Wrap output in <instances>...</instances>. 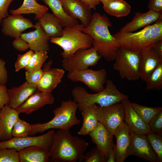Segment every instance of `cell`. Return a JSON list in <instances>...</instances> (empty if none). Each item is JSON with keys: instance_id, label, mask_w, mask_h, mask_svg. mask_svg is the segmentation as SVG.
Here are the masks:
<instances>
[{"instance_id": "cb8c5ba5", "label": "cell", "mask_w": 162, "mask_h": 162, "mask_svg": "<svg viewBox=\"0 0 162 162\" xmlns=\"http://www.w3.org/2000/svg\"><path fill=\"white\" fill-rule=\"evenodd\" d=\"M48 6L52 14L63 27H70L82 31L83 27L78 20L70 16L66 12L60 0H41Z\"/></svg>"}, {"instance_id": "ab89813d", "label": "cell", "mask_w": 162, "mask_h": 162, "mask_svg": "<svg viewBox=\"0 0 162 162\" xmlns=\"http://www.w3.org/2000/svg\"><path fill=\"white\" fill-rule=\"evenodd\" d=\"M44 72L42 68L32 72L26 71L25 75L26 82L29 83L37 84L41 78Z\"/></svg>"}, {"instance_id": "4316f807", "label": "cell", "mask_w": 162, "mask_h": 162, "mask_svg": "<svg viewBox=\"0 0 162 162\" xmlns=\"http://www.w3.org/2000/svg\"><path fill=\"white\" fill-rule=\"evenodd\" d=\"M38 20L44 31L50 38L62 36L63 26L53 14L46 12Z\"/></svg>"}, {"instance_id": "5bb4252c", "label": "cell", "mask_w": 162, "mask_h": 162, "mask_svg": "<svg viewBox=\"0 0 162 162\" xmlns=\"http://www.w3.org/2000/svg\"><path fill=\"white\" fill-rule=\"evenodd\" d=\"M55 100L52 92L37 90L16 110L19 114H29L46 105L53 104Z\"/></svg>"}, {"instance_id": "ba28073f", "label": "cell", "mask_w": 162, "mask_h": 162, "mask_svg": "<svg viewBox=\"0 0 162 162\" xmlns=\"http://www.w3.org/2000/svg\"><path fill=\"white\" fill-rule=\"evenodd\" d=\"M101 57L93 47L79 50L73 55L62 61L63 68L68 72L88 68L95 66Z\"/></svg>"}, {"instance_id": "f35d334b", "label": "cell", "mask_w": 162, "mask_h": 162, "mask_svg": "<svg viewBox=\"0 0 162 162\" xmlns=\"http://www.w3.org/2000/svg\"><path fill=\"white\" fill-rule=\"evenodd\" d=\"M150 131L162 135V110L156 114L148 123Z\"/></svg>"}, {"instance_id": "b9f144b4", "label": "cell", "mask_w": 162, "mask_h": 162, "mask_svg": "<svg viewBox=\"0 0 162 162\" xmlns=\"http://www.w3.org/2000/svg\"><path fill=\"white\" fill-rule=\"evenodd\" d=\"M12 45L15 49L20 52L25 51L29 49L28 44L20 37L15 38Z\"/></svg>"}, {"instance_id": "2e32d148", "label": "cell", "mask_w": 162, "mask_h": 162, "mask_svg": "<svg viewBox=\"0 0 162 162\" xmlns=\"http://www.w3.org/2000/svg\"><path fill=\"white\" fill-rule=\"evenodd\" d=\"M116 143L114 151L116 162H123L128 156L131 142L129 129L124 121L115 132Z\"/></svg>"}, {"instance_id": "60d3db41", "label": "cell", "mask_w": 162, "mask_h": 162, "mask_svg": "<svg viewBox=\"0 0 162 162\" xmlns=\"http://www.w3.org/2000/svg\"><path fill=\"white\" fill-rule=\"evenodd\" d=\"M14 0H0V24L2 20L9 15L8 9Z\"/></svg>"}, {"instance_id": "bcb514c9", "label": "cell", "mask_w": 162, "mask_h": 162, "mask_svg": "<svg viewBox=\"0 0 162 162\" xmlns=\"http://www.w3.org/2000/svg\"><path fill=\"white\" fill-rule=\"evenodd\" d=\"M90 9L95 10L96 6L99 4L100 2L98 0H79Z\"/></svg>"}, {"instance_id": "4fadbf2b", "label": "cell", "mask_w": 162, "mask_h": 162, "mask_svg": "<svg viewBox=\"0 0 162 162\" xmlns=\"http://www.w3.org/2000/svg\"><path fill=\"white\" fill-rule=\"evenodd\" d=\"M1 31L5 36L17 38L26 29L36 27L29 19L22 14L9 15L4 19L1 23Z\"/></svg>"}, {"instance_id": "30bf717a", "label": "cell", "mask_w": 162, "mask_h": 162, "mask_svg": "<svg viewBox=\"0 0 162 162\" xmlns=\"http://www.w3.org/2000/svg\"><path fill=\"white\" fill-rule=\"evenodd\" d=\"M55 131L51 129L46 133L39 136L12 137L0 141V149L10 148L17 151L33 146H40L50 150L53 140Z\"/></svg>"}, {"instance_id": "8d00e7d4", "label": "cell", "mask_w": 162, "mask_h": 162, "mask_svg": "<svg viewBox=\"0 0 162 162\" xmlns=\"http://www.w3.org/2000/svg\"><path fill=\"white\" fill-rule=\"evenodd\" d=\"M82 161L85 162H105L106 160L96 146L83 155Z\"/></svg>"}, {"instance_id": "f546056e", "label": "cell", "mask_w": 162, "mask_h": 162, "mask_svg": "<svg viewBox=\"0 0 162 162\" xmlns=\"http://www.w3.org/2000/svg\"><path fill=\"white\" fill-rule=\"evenodd\" d=\"M103 8L107 14L118 17L128 15L131 10L130 5L123 0H109L103 4Z\"/></svg>"}, {"instance_id": "d590c367", "label": "cell", "mask_w": 162, "mask_h": 162, "mask_svg": "<svg viewBox=\"0 0 162 162\" xmlns=\"http://www.w3.org/2000/svg\"><path fill=\"white\" fill-rule=\"evenodd\" d=\"M0 162H20L18 151L13 148L0 149Z\"/></svg>"}, {"instance_id": "7dc6e473", "label": "cell", "mask_w": 162, "mask_h": 162, "mask_svg": "<svg viewBox=\"0 0 162 162\" xmlns=\"http://www.w3.org/2000/svg\"><path fill=\"white\" fill-rule=\"evenodd\" d=\"M152 47L158 56L162 59V40L155 42Z\"/></svg>"}, {"instance_id": "83f0119b", "label": "cell", "mask_w": 162, "mask_h": 162, "mask_svg": "<svg viewBox=\"0 0 162 162\" xmlns=\"http://www.w3.org/2000/svg\"><path fill=\"white\" fill-rule=\"evenodd\" d=\"M97 106L95 104L89 105L85 107L81 111L83 123L77 132L78 134L82 136L89 135L96 128L99 122L96 113Z\"/></svg>"}, {"instance_id": "7bdbcfd3", "label": "cell", "mask_w": 162, "mask_h": 162, "mask_svg": "<svg viewBox=\"0 0 162 162\" xmlns=\"http://www.w3.org/2000/svg\"><path fill=\"white\" fill-rule=\"evenodd\" d=\"M5 65V61L0 58V85H5L8 82V73Z\"/></svg>"}, {"instance_id": "836d02e7", "label": "cell", "mask_w": 162, "mask_h": 162, "mask_svg": "<svg viewBox=\"0 0 162 162\" xmlns=\"http://www.w3.org/2000/svg\"><path fill=\"white\" fill-rule=\"evenodd\" d=\"M31 124L19 118L15 123L12 131V137H24L30 135Z\"/></svg>"}, {"instance_id": "277c9868", "label": "cell", "mask_w": 162, "mask_h": 162, "mask_svg": "<svg viewBox=\"0 0 162 162\" xmlns=\"http://www.w3.org/2000/svg\"><path fill=\"white\" fill-rule=\"evenodd\" d=\"M106 84L103 91L94 94L89 93L84 88L80 86L73 88L71 94L80 111L86 106L94 104H98L101 106H107L128 98V95L118 90L112 80H107Z\"/></svg>"}, {"instance_id": "484cf974", "label": "cell", "mask_w": 162, "mask_h": 162, "mask_svg": "<svg viewBox=\"0 0 162 162\" xmlns=\"http://www.w3.org/2000/svg\"><path fill=\"white\" fill-rule=\"evenodd\" d=\"M20 162H47L50 150L40 146H33L18 151Z\"/></svg>"}, {"instance_id": "8992f818", "label": "cell", "mask_w": 162, "mask_h": 162, "mask_svg": "<svg viewBox=\"0 0 162 162\" xmlns=\"http://www.w3.org/2000/svg\"><path fill=\"white\" fill-rule=\"evenodd\" d=\"M49 41L62 49L61 55L63 58H65L73 55L79 50L92 47L93 40L91 36L80 30L64 27L62 36L50 38Z\"/></svg>"}, {"instance_id": "8fae6325", "label": "cell", "mask_w": 162, "mask_h": 162, "mask_svg": "<svg viewBox=\"0 0 162 162\" xmlns=\"http://www.w3.org/2000/svg\"><path fill=\"white\" fill-rule=\"evenodd\" d=\"M96 113L98 122L113 136L124 122V110L121 102L107 106L98 105Z\"/></svg>"}, {"instance_id": "7c38bea8", "label": "cell", "mask_w": 162, "mask_h": 162, "mask_svg": "<svg viewBox=\"0 0 162 162\" xmlns=\"http://www.w3.org/2000/svg\"><path fill=\"white\" fill-rule=\"evenodd\" d=\"M130 133L131 142L128 156L134 155L151 162H158L146 135L137 134L130 130Z\"/></svg>"}, {"instance_id": "4dcf8cb0", "label": "cell", "mask_w": 162, "mask_h": 162, "mask_svg": "<svg viewBox=\"0 0 162 162\" xmlns=\"http://www.w3.org/2000/svg\"><path fill=\"white\" fill-rule=\"evenodd\" d=\"M130 104L137 114L148 124L156 114L162 110V107H148L130 102Z\"/></svg>"}, {"instance_id": "74e56055", "label": "cell", "mask_w": 162, "mask_h": 162, "mask_svg": "<svg viewBox=\"0 0 162 162\" xmlns=\"http://www.w3.org/2000/svg\"><path fill=\"white\" fill-rule=\"evenodd\" d=\"M34 52L30 50L24 54L17 55V59L14 65L16 72H18L22 69H25L27 67Z\"/></svg>"}, {"instance_id": "ac0fdd59", "label": "cell", "mask_w": 162, "mask_h": 162, "mask_svg": "<svg viewBox=\"0 0 162 162\" xmlns=\"http://www.w3.org/2000/svg\"><path fill=\"white\" fill-rule=\"evenodd\" d=\"M124 110V121L129 129L139 134L146 135L151 132L148 124L139 116L133 109L128 99L122 100Z\"/></svg>"}, {"instance_id": "603a6c76", "label": "cell", "mask_w": 162, "mask_h": 162, "mask_svg": "<svg viewBox=\"0 0 162 162\" xmlns=\"http://www.w3.org/2000/svg\"><path fill=\"white\" fill-rule=\"evenodd\" d=\"M139 76L142 81L145 82L148 77L160 64V58L151 47L140 54Z\"/></svg>"}, {"instance_id": "f6af8a7d", "label": "cell", "mask_w": 162, "mask_h": 162, "mask_svg": "<svg viewBox=\"0 0 162 162\" xmlns=\"http://www.w3.org/2000/svg\"><path fill=\"white\" fill-rule=\"evenodd\" d=\"M149 10L162 14V0H148Z\"/></svg>"}, {"instance_id": "ffe728a7", "label": "cell", "mask_w": 162, "mask_h": 162, "mask_svg": "<svg viewBox=\"0 0 162 162\" xmlns=\"http://www.w3.org/2000/svg\"><path fill=\"white\" fill-rule=\"evenodd\" d=\"M35 29L26 33H22L20 37L28 44L29 49L34 52L49 50L50 38L44 31L38 22L35 24Z\"/></svg>"}, {"instance_id": "e0dca14e", "label": "cell", "mask_w": 162, "mask_h": 162, "mask_svg": "<svg viewBox=\"0 0 162 162\" xmlns=\"http://www.w3.org/2000/svg\"><path fill=\"white\" fill-rule=\"evenodd\" d=\"M66 12L71 17L79 20L83 28L87 27L92 20L91 9L79 0H60Z\"/></svg>"}, {"instance_id": "7402d4cb", "label": "cell", "mask_w": 162, "mask_h": 162, "mask_svg": "<svg viewBox=\"0 0 162 162\" xmlns=\"http://www.w3.org/2000/svg\"><path fill=\"white\" fill-rule=\"evenodd\" d=\"M36 90V84L29 83L27 82L19 87L8 89V104L16 110Z\"/></svg>"}, {"instance_id": "ee69618b", "label": "cell", "mask_w": 162, "mask_h": 162, "mask_svg": "<svg viewBox=\"0 0 162 162\" xmlns=\"http://www.w3.org/2000/svg\"><path fill=\"white\" fill-rule=\"evenodd\" d=\"M8 90L5 85H0V110L4 106L8 104Z\"/></svg>"}, {"instance_id": "f907efd6", "label": "cell", "mask_w": 162, "mask_h": 162, "mask_svg": "<svg viewBox=\"0 0 162 162\" xmlns=\"http://www.w3.org/2000/svg\"><path fill=\"white\" fill-rule=\"evenodd\" d=\"M37 1V0H36Z\"/></svg>"}, {"instance_id": "9a60e30c", "label": "cell", "mask_w": 162, "mask_h": 162, "mask_svg": "<svg viewBox=\"0 0 162 162\" xmlns=\"http://www.w3.org/2000/svg\"><path fill=\"white\" fill-rule=\"evenodd\" d=\"M89 135L105 158L106 162L109 153L115 148L113 136L99 122L95 129Z\"/></svg>"}, {"instance_id": "7a4b0ae2", "label": "cell", "mask_w": 162, "mask_h": 162, "mask_svg": "<svg viewBox=\"0 0 162 162\" xmlns=\"http://www.w3.org/2000/svg\"><path fill=\"white\" fill-rule=\"evenodd\" d=\"M88 146L84 139L73 135L70 129H59L55 133L50 150V157L61 162L82 161Z\"/></svg>"}, {"instance_id": "e575fe53", "label": "cell", "mask_w": 162, "mask_h": 162, "mask_svg": "<svg viewBox=\"0 0 162 162\" xmlns=\"http://www.w3.org/2000/svg\"><path fill=\"white\" fill-rule=\"evenodd\" d=\"M148 141L156 154L158 162H162V137L158 134L150 132L146 134Z\"/></svg>"}, {"instance_id": "f1b7e54d", "label": "cell", "mask_w": 162, "mask_h": 162, "mask_svg": "<svg viewBox=\"0 0 162 162\" xmlns=\"http://www.w3.org/2000/svg\"><path fill=\"white\" fill-rule=\"evenodd\" d=\"M49 9L46 6L38 3L36 0H24L22 5L10 12L12 15L33 14L35 15L34 19L38 20L47 12Z\"/></svg>"}, {"instance_id": "681fc988", "label": "cell", "mask_w": 162, "mask_h": 162, "mask_svg": "<svg viewBox=\"0 0 162 162\" xmlns=\"http://www.w3.org/2000/svg\"><path fill=\"white\" fill-rule=\"evenodd\" d=\"M100 2H101L103 4L105 3L106 2H107L109 0H98Z\"/></svg>"}, {"instance_id": "9c48e42d", "label": "cell", "mask_w": 162, "mask_h": 162, "mask_svg": "<svg viewBox=\"0 0 162 162\" xmlns=\"http://www.w3.org/2000/svg\"><path fill=\"white\" fill-rule=\"evenodd\" d=\"M107 76L105 69L93 70L88 68L68 72L67 76L71 81L82 82L92 91L98 93L104 89Z\"/></svg>"}, {"instance_id": "52a82bcc", "label": "cell", "mask_w": 162, "mask_h": 162, "mask_svg": "<svg viewBox=\"0 0 162 162\" xmlns=\"http://www.w3.org/2000/svg\"><path fill=\"white\" fill-rule=\"evenodd\" d=\"M114 60L113 69L121 79L135 81L140 78V53L121 47Z\"/></svg>"}, {"instance_id": "5b68a950", "label": "cell", "mask_w": 162, "mask_h": 162, "mask_svg": "<svg viewBox=\"0 0 162 162\" xmlns=\"http://www.w3.org/2000/svg\"><path fill=\"white\" fill-rule=\"evenodd\" d=\"M77 109V104L74 100L62 101L60 106L53 110L54 117L51 120L45 123L31 124L30 136L49 129H70L73 126L80 124V121L76 115Z\"/></svg>"}, {"instance_id": "6da1fadb", "label": "cell", "mask_w": 162, "mask_h": 162, "mask_svg": "<svg viewBox=\"0 0 162 162\" xmlns=\"http://www.w3.org/2000/svg\"><path fill=\"white\" fill-rule=\"evenodd\" d=\"M112 23L105 15L95 12L89 25L82 31L92 38V47L101 57L107 61L114 60L121 47L117 39L111 34L109 27Z\"/></svg>"}, {"instance_id": "d4e9b609", "label": "cell", "mask_w": 162, "mask_h": 162, "mask_svg": "<svg viewBox=\"0 0 162 162\" xmlns=\"http://www.w3.org/2000/svg\"><path fill=\"white\" fill-rule=\"evenodd\" d=\"M64 74L63 69L58 68H50L44 71L41 78L37 84V90L52 92L62 82Z\"/></svg>"}, {"instance_id": "d6a6232c", "label": "cell", "mask_w": 162, "mask_h": 162, "mask_svg": "<svg viewBox=\"0 0 162 162\" xmlns=\"http://www.w3.org/2000/svg\"><path fill=\"white\" fill-rule=\"evenodd\" d=\"M47 52L43 50L34 52L28 64L24 69L25 70L32 72L42 68L43 64L48 58Z\"/></svg>"}, {"instance_id": "d6986e66", "label": "cell", "mask_w": 162, "mask_h": 162, "mask_svg": "<svg viewBox=\"0 0 162 162\" xmlns=\"http://www.w3.org/2000/svg\"><path fill=\"white\" fill-rule=\"evenodd\" d=\"M17 110L5 105L0 110V141L11 138L14 125L19 118Z\"/></svg>"}, {"instance_id": "1f68e13d", "label": "cell", "mask_w": 162, "mask_h": 162, "mask_svg": "<svg viewBox=\"0 0 162 162\" xmlns=\"http://www.w3.org/2000/svg\"><path fill=\"white\" fill-rule=\"evenodd\" d=\"M146 89L148 91L154 90L159 91L162 89V63L160 64L147 78Z\"/></svg>"}, {"instance_id": "3957f363", "label": "cell", "mask_w": 162, "mask_h": 162, "mask_svg": "<svg viewBox=\"0 0 162 162\" xmlns=\"http://www.w3.org/2000/svg\"><path fill=\"white\" fill-rule=\"evenodd\" d=\"M121 47L140 54L162 40V20L144 27L138 32H118L113 35Z\"/></svg>"}, {"instance_id": "44dd1931", "label": "cell", "mask_w": 162, "mask_h": 162, "mask_svg": "<svg viewBox=\"0 0 162 162\" xmlns=\"http://www.w3.org/2000/svg\"><path fill=\"white\" fill-rule=\"evenodd\" d=\"M162 20V14L149 10L145 13L137 12L132 20L127 23L120 32H133Z\"/></svg>"}, {"instance_id": "c3c4849f", "label": "cell", "mask_w": 162, "mask_h": 162, "mask_svg": "<svg viewBox=\"0 0 162 162\" xmlns=\"http://www.w3.org/2000/svg\"><path fill=\"white\" fill-rule=\"evenodd\" d=\"M107 162H116V159L114 149L109 153Z\"/></svg>"}]
</instances>
